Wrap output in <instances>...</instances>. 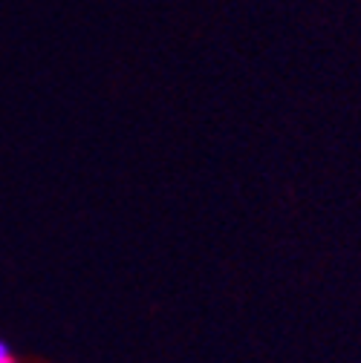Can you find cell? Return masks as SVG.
I'll use <instances>...</instances> for the list:
<instances>
[{"instance_id": "cell-1", "label": "cell", "mask_w": 361, "mask_h": 363, "mask_svg": "<svg viewBox=\"0 0 361 363\" xmlns=\"http://www.w3.org/2000/svg\"><path fill=\"white\" fill-rule=\"evenodd\" d=\"M0 363H15V357H12V352H9L6 343H0Z\"/></svg>"}]
</instances>
